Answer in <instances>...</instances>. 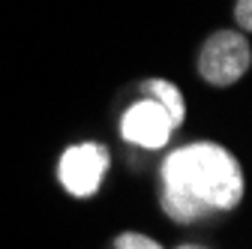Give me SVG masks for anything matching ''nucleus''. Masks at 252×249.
<instances>
[{
	"label": "nucleus",
	"mask_w": 252,
	"mask_h": 249,
	"mask_svg": "<svg viewBox=\"0 0 252 249\" xmlns=\"http://www.w3.org/2000/svg\"><path fill=\"white\" fill-rule=\"evenodd\" d=\"M243 198V171L225 147L195 141L162 162V210L174 222H195Z\"/></svg>",
	"instance_id": "obj_1"
},
{
	"label": "nucleus",
	"mask_w": 252,
	"mask_h": 249,
	"mask_svg": "<svg viewBox=\"0 0 252 249\" xmlns=\"http://www.w3.org/2000/svg\"><path fill=\"white\" fill-rule=\"evenodd\" d=\"M105 171H108V150L93 141L66 147L57 165V177L63 183V189L75 198H87L96 192Z\"/></svg>",
	"instance_id": "obj_3"
},
{
	"label": "nucleus",
	"mask_w": 252,
	"mask_h": 249,
	"mask_svg": "<svg viewBox=\"0 0 252 249\" xmlns=\"http://www.w3.org/2000/svg\"><path fill=\"white\" fill-rule=\"evenodd\" d=\"M252 0H237V21H240V27L243 30H249V24H252Z\"/></svg>",
	"instance_id": "obj_7"
},
{
	"label": "nucleus",
	"mask_w": 252,
	"mask_h": 249,
	"mask_svg": "<svg viewBox=\"0 0 252 249\" xmlns=\"http://www.w3.org/2000/svg\"><path fill=\"white\" fill-rule=\"evenodd\" d=\"M246 69H249V42L240 33H234V30H219V33H213L204 42L201 54H198L201 78L216 84V87L234 84Z\"/></svg>",
	"instance_id": "obj_2"
},
{
	"label": "nucleus",
	"mask_w": 252,
	"mask_h": 249,
	"mask_svg": "<svg viewBox=\"0 0 252 249\" xmlns=\"http://www.w3.org/2000/svg\"><path fill=\"white\" fill-rule=\"evenodd\" d=\"M144 93L150 99H156L171 117L174 126H180L183 123V114H186V105H183V96H180V90L171 84V81H159V78H150L144 81Z\"/></svg>",
	"instance_id": "obj_5"
},
{
	"label": "nucleus",
	"mask_w": 252,
	"mask_h": 249,
	"mask_svg": "<svg viewBox=\"0 0 252 249\" xmlns=\"http://www.w3.org/2000/svg\"><path fill=\"white\" fill-rule=\"evenodd\" d=\"M180 249H201V246H180Z\"/></svg>",
	"instance_id": "obj_8"
},
{
	"label": "nucleus",
	"mask_w": 252,
	"mask_h": 249,
	"mask_svg": "<svg viewBox=\"0 0 252 249\" xmlns=\"http://www.w3.org/2000/svg\"><path fill=\"white\" fill-rule=\"evenodd\" d=\"M117 249H162L156 240H150V237H144V234H120L117 237Z\"/></svg>",
	"instance_id": "obj_6"
},
{
	"label": "nucleus",
	"mask_w": 252,
	"mask_h": 249,
	"mask_svg": "<svg viewBox=\"0 0 252 249\" xmlns=\"http://www.w3.org/2000/svg\"><path fill=\"white\" fill-rule=\"evenodd\" d=\"M171 129H174V123H171L168 111L156 99H150V96L135 102V105H129V111H126L123 120H120L123 138L132 141V144H141L147 150H156V147L168 144Z\"/></svg>",
	"instance_id": "obj_4"
}]
</instances>
